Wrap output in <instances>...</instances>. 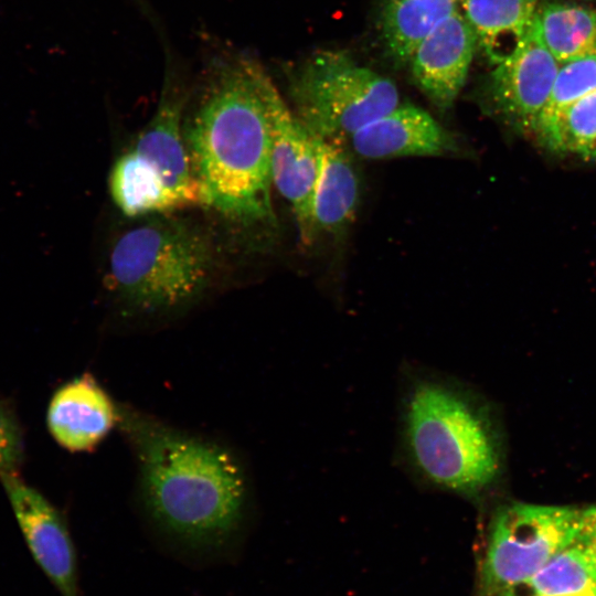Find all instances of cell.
I'll use <instances>...</instances> for the list:
<instances>
[{"mask_svg":"<svg viewBox=\"0 0 596 596\" xmlns=\"http://www.w3.org/2000/svg\"><path fill=\"white\" fill-rule=\"evenodd\" d=\"M118 426L136 461L138 501L156 529L196 551L224 549L241 534L252 487L233 448L127 405H119Z\"/></svg>","mask_w":596,"mask_h":596,"instance_id":"1","label":"cell"},{"mask_svg":"<svg viewBox=\"0 0 596 596\" xmlns=\"http://www.w3.org/2000/svg\"><path fill=\"white\" fill-rule=\"evenodd\" d=\"M275 84L256 61L234 56L214 66L183 138L204 204L246 224H275L268 98Z\"/></svg>","mask_w":596,"mask_h":596,"instance_id":"2","label":"cell"},{"mask_svg":"<svg viewBox=\"0 0 596 596\" xmlns=\"http://www.w3.org/2000/svg\"><path fill=\"white\" fill-rule=\"evenodd\" d=\"M402 450L426 483L476 497L498 477L500 454L487 413L454 381L413 377L401 414Z\"/></svg>","mask_w":596,"mask_h":596,"instance_id":"3","label":"cell"},{"mask_svg":"<svg viewBox=\"0 0 596 596\" xmlns=\"http://www.w3.org/2000/svg\"><path fill=\"white\" fill-rule=\"evenodd\" d=\"M214 268V248L203 230L180 217L157 216L115 242L107 284L128 311L167 313L198 299Z\"/></svg>","mask_w":596,"mask_h":596,"instance_id":"4","label":"cell"},{"mask_svg":"<svg viewBox=\"0 0 596 596\" xmlns=\"http://www.w3.org/2000/svg\"><path fill=\"white\" fill-rule=\"evenodd\" d=\"M289 93L295 115L312 137L344 142L400 105L394 82L332 50L305 62Z\"/></svg>","mask_w":596,"mask_h":596,"instance_id":"5","label":"cell"},{"mask_svg":"<svg viewBox=\"0 0 596 596\" xmlns=\"http://www.w3.org/2000/svg\"><path fill=\"white\" fill-rule=\"evenodd\" d=\"M582 510L514 502L490 521L478 596H491L532 577L576 538Z\"/></svg>","mask_w":596,"mask_h":596,"instance_id":"6","label":"cell"},{"mask_svg":"<svg viewBox=\"0 0 596 596\" xmlns=\"http://www.w3.org/2000/svg\"><path fill=\"white\" fill-rule=\"evenodd\" d=\"M273 184L289 202L306 245L311 240V202L318 173L315 137L305 128L275 86L268 98Z\"/></svg>","mask_w":596,"mask_h":596,"instance_id":"7","label":"cell"},{"mask_svg":"<svg viewBox=\"0 0 596 596\" xmlns=\"http://www.w3.org/2000/svg\"><path fill=\"white\" fill-rule=\"evenodd\" d=\"M560 66L530 28L519 50L490 73L487 92L493 113L518 132L533 135Z\"/></svg>","mask_w":596,"mask_h":596,"instance_id":"8","label":"cell"},{"mask_svg":"<svg viewBox=\"0 0 596 596\" xmlns=\"http://www.w3.org/2000/svg\"><path fill=\"white\" fill-rule=\"evenodd\" d=\"M1 481L36 564L62 596H78L77 555L63 514L19 475Z\"/></svg>","mask_w":596,"mask_h":596,"instance_id":"9","label":"cell"},{"mask_svg":"<svg viewBox=\"0 0 596 596\" xmlns=\"http://www.w3.org/2000/svg\"><path fill=\"white\" fill-rule=\"evenodd\" d=\"M184 107L182 89L166 81L153 116L130 147L163 180L182 209L205 205L184 143Z\"/></svg>","mask_w":596,"mask_h":596,"instance_id":"10","label":"cell"},{"mask_svg":"<svg viewBox=\"0 0 596 596\" xmlns=\"http://www.w3.org/2000/svg\"><path fill=\"white\" fill-rule=\"evenodd\" d=\"M477 47L475 33L457 10L416 47L409 62L413 79L439 109L451 107L459 95Z\"/></svg>","mask_w":596,"mask_h":596,"instance_id":"11","label":"cell"},{"mask_svg":"<svg viewBox=\"0 0 596 596\" xmlns=\"http://www.w3.org/2000/svg\"><path fill=\"white\" fill-rule=\"evenodd\" d=\"M118 422L119 404L91 373L61 385L53 393L46 413L51 436L71 453L94 450Z\"/></svg>","mask_w":596,"mask_h":596,"instance_id":"12","label":"cell"},{"mask_svg":"<svg viewBox=\"0 0 596 596\" xmlns=\"http://www.w3.org/2000/svg\"><path fill=\"white\" fill-rule=\"evenodd\" d=\"M351 150L371 160L400 157H439L455 153L458 145L426 110L398 105L349 139Z\"/></svg>","mask_w":596,"mask_h":596,"instance_id":"13","label":"cell"},{"mask_svg":"<svg viewBox=\"0 0 596 596\" xmlns=\"http://www.w3.org/2000/svg\"><path fill=\"white\" fill-rule=\"evenodd\" d=\"M318 173L311 202V240L319 234L339 235L354 221L360 178L348 142L315 138Z\"/></svg>","mask_w":596,"mask_h":596,"instance_id":"14","label":"cell"},{"mask_svg":"<svg viewBox=\"0 0 596 596\" xmlns=\"http://www.w3.org/2000/svg\"><path fill=\"white\" fill-rule=\"evenodd\" d=\"M541 0H462L460 12L491 65L513 55L525 40Z\"/></svg>","mask_w":596,"mask_h":596,"instance_id":"15","label":"cell"},{"mask_svg":"<svg viewBox=\"0 0 596 596\" xmlns=\"http://www.w3.org/2000/svg\"><path fill=\"white\" fill-rule=\"evenodd\" d=\"M531 30L560 65L596 51V9L540 1Z\"/></svg>","mask_w":596,"mask_h":596,"instance_id":"16","label":"cell"},{"mask_svg":"<svg viewBox=\"0 0 596 596\" xmlns=\"http://www.w3.org/2000/svg\"><path fill=\"white\" fill-rule=\"evenodd\" d=\"M109 189L114 203L130 217L182 209L163 180L130 148L115 161Z\"/></svg>","mask_w":596,"mask_h":596,"instance_id":"17","label":"cell"},{"mask_svg":"<svg viewBox=\"0 0 596 596\" xmlns=\"http://www.w3.org/2000/svg\"><path fill=\"white\" fill-rule=\"evenodd\" d=\"M457 0H385L382 36L392 57L409 62L419 43L458 10Z\"/></svg>","mask_w":596,"mask_h":596,"instance_id":"18","label":"cell"},{"mask_svg":"<svg viewBox=\"0 0 596 596\" xmlns=\"http://www.w3.org/2000/svg\"><path fill=\"white\" fill-rule=\"evenodd\" d=\"M505 590L517 596H596V568L574 539L532 577Z\"/></svg>","mask_w":596,"mask_h":596,"instance_id":"19","label":"cell"},{"mask_svg":"<svg viewBox=\"0 0 596 596\" xmlns=\"http://www.w3.org/2000/svg\"><path fill=\"white\" fill-rule=\"evenodd\" d=\"M533 136L553 155L596 161V91L538 125Z\"/></svg>","mask_w":596,"mask_h":596,"instance_id":"20","label":"cell"},{"mask_svg":"<svg viewBox=\"0 0 596 596\" xmlns=\"http://www.w3.org/2000/svg\"><path fill=\"white\" fill-rule=\"evenodd\" d=\"M594 91H596V51L560 66L536 127Z\"/></svg>","mask_w":596,"mask_h":596,"instance_id":"21","label":"cell"},{"mask_svg":"<svg viewBox=\"0 0 596 596\" xmlns=\"http://www.w3.org/2000/svg\"><path fill=\"white\" fill-rule=\"evenodd\" d=\"M24 458L21 425L12 408L0 400V479L19 475Z\"/></svg>","mask_w":596,"mask_h":596,"instance_id":"22","label":"cell"},{"mask_svg":"<svg viewBox=\"0 0 596 596\" xmlns=\"http://www.w3.org/2000/svg\"><path fill=\"white\" fill-rule=\"evenodd\" d=\"M575 540L583 546L596 568V504L581 512Z\"/></svg>","mask_w":596,"mask_h":596,"instance_id":"23","label":"cell"},{"mask_svg":"<svg viewBox=\"0 0 596 596\" xmlns=\"http://www.w3.org/2000/svg\"><path fill=\"white\" fill-rule=\"evenodd\" d=\"M491 596H517V595H514V594H512V593H510V592L504 590V592H500V593L494 594V595H491Z\"/></svg>","mask_w":596,"mask_h":596,"instance_id":"24","label":"cell"},{"mask_svg":"<svg viewBox=\"0 0 596 596\" xmlns=\"http://www.w3.org/2000/svg\"><path fill=\"white\" fill-rule=\"evenodd\" d=\"M583 1H592V0H583Z\"/></svg>","mask_w":596,"mask_h":596,"instance_id":"25","label":"cell"},{"mask_svg":"<svg viewBox=\"0 0 596 596\" xmlns=\"http://www.w3.org/2000/svg\"><path fill=\"white\" fill-rule=\"evenodd\" d=\"M458 2L462 1V0H457Z\"/></svg>","mask_w":596,"mask_h":596,"instance_id":"26","label":"cell"}]
</instances>
